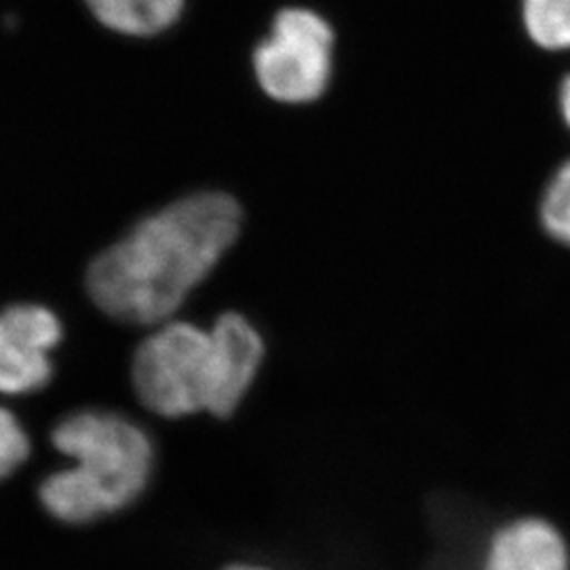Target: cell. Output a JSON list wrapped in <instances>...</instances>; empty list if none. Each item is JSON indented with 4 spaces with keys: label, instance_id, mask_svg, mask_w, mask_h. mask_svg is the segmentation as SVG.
<instances>
[{
    "label": "cell",
    "instance_id": "1",
    "mask_svg": "<svg viewBox=\"0 0 570 570\" xmlns=\"http://www.w3.org/2000/svg\"><path fill=\"white\" fill-rule=\"evenodd\" d=\"M242 228L225 193H197L142 220L87 271V292L112 320L155 326L218 265Z\"/></svg>",
    "mask_w": 570,
    "mask_h": 570
},
{
    "label": "cell",
    "instance_id": "2",
    "mask_svg": "<svg viewBox=\"0 0 570 570\" xmlns=\"http://www.w3.org/2000/svg\"><path fill=\"white\" fill-rule=\"evenodd\" d=\"M66 465L42 475L37 503L61 527L100 524L136 508L150 489L155 444L138 423L112 410H79L51 431Z\"/></svg>",
    "mask_w": 570,
    "mask_h": 570
},
{
    "label": "cell",
    "instance_id": "3",
    "mask_svg": "<svg viewBox=\"0 0 570 570\" xmlns=\"http://www.w3.org/2000/svg\"><path fill=\"white\" fill-rule=\"evenodd\" d=\"M134 387L144 406L164 419L209 414L214 391L212 334L174 322L155 330L134 357Z\"/></svg>",
    "mask_w": 570,
    "mask_h": 570
},
{
    "label": "cell",
    "instance_id": "4",
    "mask_svg": "<svg viewBox=\"0 0 570 570\" xmlns=\"http://www.w3.org/2000/svg\"><path fill=\"white\" fill-rule=\"evenodd\" d=\"M332 56L334 32L324 18L308 9H284L254 53V70L268 98L315 102L332 77Z\"/></svg>",
    "mask_w": 570,
    "mask_h": 570
},
{
    "label": "cell",
    "instance_id": "5",
    "mask_svg": "<svg viewBox=\"0 0 570 570\" xmlns=\"http://www.w3.org/2000/svg\"><path fill=\"white\" fill-rule=\"evenodd\" d=\"M60 341V320L47 306L18 305L0 313V393L47 387L53 376L51 351Z\"/></svg>",
    "mask_w": 570,
    "mask_h": 570
},
{
    "label": "cell",
    "instance_id": "6",
    "mask_svg": "<svg viewBox=\"0 0 570 570\" xmlns=\"http://www.w3.org/2000/svg\"><path fill=\"white\" fill-rule=\"evenodd\" d=\"M214 391L209 414L228 419L252 387L265 357V343L258 330L239 313H225L214 327Z\"/></svg>",
    "mask_w": 570,
    "mask_h": 570
},
{
    "label": "cell",
    "instance_id": "7",
    "mask_svg": "<svg viewBox=\"0 0 570 570\" xmlns=\"http://www.w3.org/2000/svg\"><path fill=\"white\" fill-rule=\"evenodd\" d=\"M484 570H570L562 532L541 518H520L490 539Z\"/></svg>",
    "mask_w": 570,
    "mask_h": 570
},
{
    "label": "cell",
    "instance_id": "8",
    "mask_svg": "<svg viewBox=\"0 0 570 570\" xmlns=\"http://www.w3.org/2000/svg\"><path fill=\"white\" fill-rule=\"evenodd\" d=\"M106 28L129 37H153L183 13L184 0H85Z\"/></svg>",
    "mask_w": 570,
    "mask_h": 570
},
{
    "label": "cell",
    "instance_id": "9",
    "mask_svg": "<svg viewBox=\"0 0 570 570\" xmlns=\"http://www.w3.org/2000/svg\"><path fill=\"white\" fill-rule=\"evenodd\" d=\"M522 21L537 47L570 49V0H522Z\"/></svg>",
    "mask_w": 570,
    "mask_h": 570
},
{
    "label": "cell",
    "instance_id": "10",
    "mask_svg": "<svg viewBox=\"0 0 570 570\" xmlns=\"http://www.w3.org/2000/svg\"><path fill=\"white\" fill-rule=\"evenodd\" d=\"M539 216L551 239L570 247V159L548 184Z\"/></svg>",
    "mask_w": 570,
    "mask_h": 570
},
{
    "label": "cell",
    "instance_id": "11",
    "mask_svg": "<svg viewBox=\"0 0 570 570\" xmlns=\"http://www.w3.org/2000/svg\"><path fill=\"white\" fill-rule=\"evenodd\" d=\"M32 454V442L13 412L0 406V482L18 473Z\"/></svg>",
    "mask_w": 570,
    "mask_h": 570
},
{
    "label": "cell",
    "instance_id": "12",
    "mask_svg": "<svg viewBox=\"0 0 570 570\" xmlns=\"http://www.w3.org/2000/svg\"><path fill=\"white\" fill-rule=\"evenodd\" d=\"M560 112H562V119L567 122V127L570 129V75L564 77V81L560 85Z\"/></svg>",
    "mask_w": 570,
    "mask_h": 570
},
{
    "label": "cell",
    "instance_id": "13",
    "mask_svg": "<svg viewBox=\"0 0 570 570\" xmlns=\"http://www.w3.org/2000/svg\"><path fill=\"white\" fill-rule=\"evenodd\" d=\"M220 570H277L261 560H233Z\"/></svg>",
    "mask_w": 570,
    "mask_h": 570
}]
</instances>
